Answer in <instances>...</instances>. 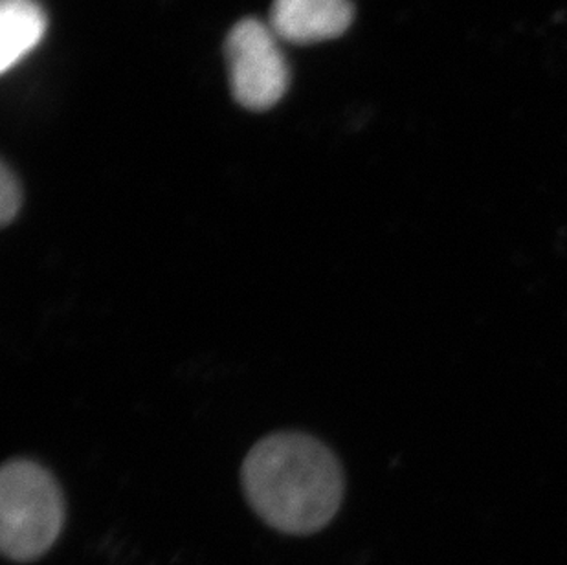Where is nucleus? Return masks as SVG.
<instances>
[{
  "instance_id": "obj_1",
  "label": "nucleus",
  "mask_w": 567,
  "mask_h": 565,
  "mask_svg": "<svg viewBox=\"0 0 567 565\" xmlns=\"http://www.w3.org/2000/svg\"><path fill=\"white\" fill-rule=\"evenodd\" d=\"M243 492L257 516L279 533L315 534L342 505V464L329 446L301 432L270 433L243 461Z\"/></svg>"
},
{
  "instance_id": "obj_2",
  "label": "nucleus",
  "mask_w": 567,
  "mask_h": 565,
  "mask_svg": "<svg viewBox=\"0 0 567 565\" xmlns=\"http://www.w3.org/2000/svg\"><path fill=\"white\" fill-rule=\"evenodd\" d=\"M66 507L54 474L33 459H10L0 472V549L19 564L38 561L60 540Z\"/></svg>"
},
{
  "instance_id": "obj_3",
  "label": "nucleus",
  "mask_w": 567,
  "mask_h": 565,
  "mask_svg": "<svg viewBox=\"0 0 567 565\" xmlns=\"http://www.w3.org/2000/svg\"><path fill=\"white\" fill-rule=\"evenodd\" d=\"M226 61L234 97L250 111H267L289 89V66L270 24L245 19L226 39Z\"/></svg>"
},
{
  "instance_id": "obj_4",
  "label": "nucleus",
  "mask_w": 567,
  "mask_h": 565,
  "mask_svg": "<svg viewBox=\"0 0 567 565\" xmlns=\"http://www.w3.org/2000/svg\"><path fill=\"white\" fill-rule=\"evenodd\" d=\"M351 21L349 0H274L268 24L279 41L312 44L340 38Z\"/></svg>"
},
{
  "instance_id": "obj_5",
  "label": "nucleus",
  "mask_w": 567,
  "mask_h": 565,
  "mask_svg": "<svg viewBox=\"0 0 567 565\" xmlns=\"http://www.w3.org/2000/svg\"><path fill=\"white\" fill-rule=\"evenodd\" d=\"M47 33V13L38 0H0V70L16 69Z\"/></svg>"
},
{
  "instance_id": "obj_6",
  "label": "nucleus",
  "mask_w": 567,
  "mask_h": 565,
  "mask_svg": "<svg viewBox=\"0 0 567 565\" xmlns=\"http://www.w3.org/2000/svg\"><path fill=\"white\" fill-rule=\"evenodd\" d=\"M22 206V187L10 166L0 167V225L8 226L17 219Z\"/></svg>"
}]
</instances>
